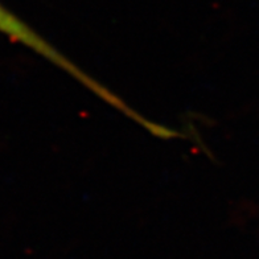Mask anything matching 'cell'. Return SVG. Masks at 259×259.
<instances>
[{
  "label": "cell",
  "mask_w": 259,
  "mask_h": 259,
  "mask_svg": "<svg viewBox=\"0 0 259 259\" xmlns=\"http://www.w3.org/2000/svg\"><path fill=\"white\" fill-rule=\"evenodd\" d=\"M0 33L7 36L10 40L15 41V42L24 45L28 49H31L34 53L45 58L47 61L57 66L58 69H61L62 72L68 73L72 78L78 81L81 85H83V88L92 92L94 96L102 99L103 102L111 106L116 111L126 115L128 119L143 127L151 135L163 140L170 139L174 135V131L170 127L152 122L151 119L142 115L137 109L131 107L119 96H116L115 93L111 92L107 86L101 83L98 79L79 68L78 65L74 64L62 52L58 51L55 45L51 44L48 40H45L31 25L27 24L24 20H21L20 17L15 15L12 11L8 10L2 3H0Z\"/></svg>",
  "instance_id": "cell-1"
}]
</instances>
